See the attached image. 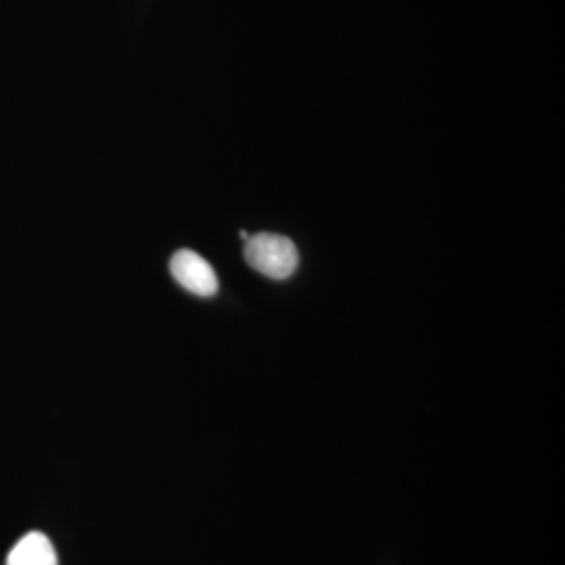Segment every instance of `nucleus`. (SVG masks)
<instances>
[{
	"mask_svg": "<svg viewBox=\"0 0 565 565\" xmlns=\"http://www.w3.org/2000/svg\"><path fill=\"white\" fill-rule=\"evenodd\" d=\"M245 262L273 280H286L299 266V252L289 237L259 233L245 241Z\"/></svg>",
	"mask_w": 565,
	"mask_h": 565,
	"instance_id": "obj_1",
	"label": "nucleus"
},
{
	"mask_svg": "<svg viewBox=\"0 0 565 565\" xmlns=\"http://www.w3.org/2000/svg\"><path fill=\"white\" fill-rule=\"evenodd\" d=\"M170 273L185 291L212 297L218 291V278L210 263L193 250H180L170 259Z\"/></svg>",
	"mask_w": 565,
	"mask_h": 565,
	"instance_id": "obj_2",
	"label": "nucleus"
},
{
	"mask_svg": "<svg viewBox=\"0 0 565 565\" xmlns=\"http://www.w3.org/2000/svg\"><path fill=\"white\" fill-rule=\"evenodd\" d=\"M7 565H58L57 553L47 535L32 531L10 550Z\"/></svg>",
	"mask_w": 565,
	"mask_h": 565,
	"instance_id": "obj_3",
	"label": "nucleus"
}]
</instances>
